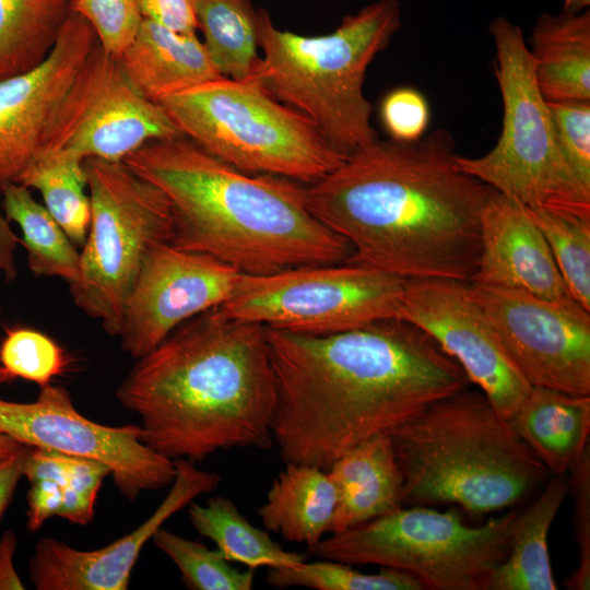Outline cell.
<instances>
[{"mask_svg":"<svg viewBox=\"0 0 590 590\" xmlns=\"http://www.w3.org/2000/svg\"><path fill=\"white\" fill-rule=\"evenodd\" d=\"M275 377L273 444L285 464L327 470L470 384L425 331L401 318L330 334L267 328Z\"/></svg>","mask_w":590,"mask_h":590,"instance_id":"cell-1","label":"cell"},{"mask_svg":"<svg viewBox=\"0 0 590 590\" xmlns=\"http://www.w3.org/2000/svg\"><path fill=\"white\" fill-rule=\"evenodd\" d=\"M455 148L446 129L413 142L377 139L306 185L308 206L350 244L347 262L406 280L471 282L494 189L458 167Z\"/></svg>","mask_w":590,"mask_h":590,"instance_id":"cell-2","label":"cell"},{"mask_svg":"<svg viewBox=\"0 0 590 590\" xmlns=\"http://www.w3.org/2000/svg\"><path fill=\"white\" fill-rule=\"evenodd\" d=\"M115 397L140 418L143 442L174 461L270 449L276 386L267 328L206 310L137 358Z\"/></svg>","mask_w":590,"mask_h":590,"instance_id":"cell-3","label":"cell"},{"mask_svg":"<svg viewBox=\"0 0 590 590\" xmlns=\"http://www.w3.org/2000/svg\"><path fill=\"white\" fill-rule=\"evenodd\" d=\"M167 198L170 244L209 255L241 274L345 263L352 247L310 211L306 185L248 174L184 135L153 140L123 161Z\"/></svg>","mask_w":590,"mask_h":590,"instance_id":"cell-4","label":"cell"},{"mask_svg":"<svg viewBox=\"0 0 590 590\" xmlns=\"http://www.w3.org/2000/svg\"><path fill=\"white\" fill-rule=\"evenodd\" d=\"M387 434L403 475V506L493 514L518 505L550 479L480 389L442 398Z\"/></svg>","mask_w":590,"mask_h":590,"instance_id":"cell-5","label":"cell"},{"mask_svg":"<svg viewBox=\"0 0 590 590\" xmlns=\"http://www.w3.org/2000/svg\"><path fill=\"white\" fill-rule=\"evenodd\" d=\"M401 16L399 0H376L345 15L331 33L305 36L278 28L270 12L258 9L263 56L250 81L308 117L346 158L378 139L363 87L369 64L401 28Z\"/></svg>","mask_w":590,"mask_h":590,"instance_id":"cell-6","label":"cell"},{"mask_svg":"<svg viewBox=\"0 0 590 590\" xmlns=\"http://www.w3.org/2000/svg\"><path fill=\"white\" fill-rule=\"evenodd\" d=\"M158 104L181 135L248 174L308 185L345 161L308 117L250 80L221 78Z\"/></svg>","mask_w":590,"mask_h":590,"instance_id":"cell-7","label":"cell"},{"mask_svg":"<svg viewBox=\"0 0 590 590\" xmlns=\"http://www.w3.org/2000/svg\"><path fill=\"white\" fill-rule=\"evenodd\" d=\"M495 76L503 99V128L480 157L456 156L458 167L529 209L590 214V189L573 172L536 85L534 61L521 27L504 16L489 23Z\"/></svg>","mask_w":590,"mask_h":590,"instance_id":"cell-8","label":"cell"},{"mask_svg":"<svg viewBox=\"0 0 590 590\" xmlns=\"http://www.w3.org/2000/svg\"><path fill=\"white\" fill-rule=\"evenodd\" d=\"M517 510L467 524L458 509H399L320 540L307 548L319 559L378 565L412 576L429 590H487L507 556Z\"/></svg>","mask_w":590,"mask_h":590,"instance_id":"cell-9","label":"cell"},{"mask_svg":"<svg viewBox=\"0 0 590 590\" xmlns=\"http://www.w3.org/2000/svg\"><path fill=\"white\" fill-rule=\"evenodd\" d=\"M91 222L72 300L118 335L126 299L153 247L170 243L173 216L165 194L125 162L85 158Z\"/></svg>","mask_w":590,"mask_h":590,"instance_id":"cell-10","label":"cell"},{"mask_svg":"<svg viewBox=\"0 0 590 590\" xmlns=\"http://www.w3.org/2000/svg\"><path fill=\"white\" fill-rule=\"evenodd\" d=\"M406 279L367 266H305L241 274L219 309L227 317L303 334H330L399 318Z\"/></svg>","mask_w":590,"mask_h":590,"instance_id":"cell-11","label":"cell"},{"mask_svg":"<svg viewBox=\"0 0 590 590\" xmlns=\"http://www.w3.org/2000/svg\"><path fill=\"white\" fill-rule=\"evenodd\" d=\"M0 434L27 447L105 464L129 500L169 486L176 474L174 460L143 442L140 425L108 426L85 417L62 386L42 387L33 402L0 399Z\"/></svg>","mask_w":590,"mask_h":590,"instance_id":"cell-12","label":"cell"},{"mask_svg":"<svg viewBox=\"0 0 590 590\" xmlns=\"http://www.w3.org/2000/svg\"><path fill=\"white\" fill-rule=\"evenodd\" d=\"M181 135L158 103L130 84L118 57L98 42L72 82L49 129L45 151L123 162L150 141Z\"/></svg>","mask_w":590,"mask_h":590,"instance_id":"cell-13","label":"cell"},{"mask_svg":"<svg viewBox=\"0 0 590 590\" xmlns=\"http://www.w3.org/2000/svg\"><path fill=\"white\" fill-rule=\"evenodd\" d=\"M472 296L531 386L590 396V311L571 297L470 282Z\"/></svg>","mask_w":590,"mask_h":590,"instance_id":"cell-14","label":"cell"},{"mask_svg":"<svg viewBox=\"0 0 590 590\" xmlns=\"http://www.w3.org/2000/svg\"><path fill=\"white\" fill-rule=\"evenodd\" d=\"M399 318L425 331L452 357L509 422L531 385L514 363L487 316L472 296L470 282L409 279Z\"/></svg>","mask_w":590,"mask_h":590,"instance_id":"cell-15","label":"cell"},{"mask_svg":"<svg viewBox=\"0 0 590 590\" xmlns=\"http://www.w3.org/2000/svg\"><path fill=\"white\" fill-rule=\"evenodd\" d=\"M240 276L209 255L156 245L126 299L121 349L135 359L145 355L187 320L224 304Z\"/></svg>","mask_w":590,"mask_h":590,"instance_id":"cell-16","label":"cell"},{"mask_svg":"<svg viewBox=\"0 0 590 590\" xmlns=\"http://www.w3.org/2000/svg\"><path fill=\"white\" fill-rule=\"evenodd\" d=\"M96 43L92 26L71 10L54 48L42 63L0 79L2 182L15 181L44 153L57 113Z\"/></svg>","mask_w":590,"mask_h":590,"instance_id":"cell-17","label":"cell"},{"mask_svg":"<svg viewBox=\"0 0 590 590\" xmlns=\"http://www.w3.org/2000/svg\"><path fill=\"white\" fill-rule=\"evenodd\" d=\"M170 488L154 512L131 532L97 550L84 551L45 536L28 562L30 580L37 590H127L140 553L173 515L198 496L217 488L221 477L187 459L175 460Z\"/></svg>","mask_w":590,"mask_h":590,"instance_id":"cell-18","label":"cell"},{"mask_svg":"<svg viewBox=\"0 0 590 590\" xmlns=\"http://www.w3.org/2000/svg\"><path fill=\"white\" fill-rule=\"evenodd\" d=\"M481 252L471 282L521 290L546 299L570 297L529 209L493 190L480 217Z\"/></svg>","mask_w":590,"mask_h":590,"instance_id":"cell-19","label":"cell"},{"mask_svg":"<svg viewBox=\"0 0 590 590\" xmlns=\"http://www.w3.org/2000/svg\"><path fill=\"white\" fill-rule=\"evenodd\" d=\"M118 60L134 90L155 103L224 78L196 32H175L144 19Z\"/></svg>","mask_w":590,"mask_h":590,"instance_id":"cell-20","label":"cell"},{"mask_svg":"<svg viewBox=\"0 0 590 590\" xmlns=\"http://www.w3.org/2000/svg\"><path fill=\"white\" fill-rule=\"evenodd\" d=\"M327 472L337 495L330 534L403 506V475L387 433L351 448Z\"/></svg>","mask_w":590,"mask_h":590,"instance_id":"cell-21","label":"cell"},{"mask_svg":"<svg viewBox=\"0 0 590 590\" xmlns=\"http://www.w3.org/2000/svg\"><path fill=\"white\" fill-rule=\"evenodd\" d=\"M508 423L551 475H565L589 449L590 396L532 386Z\"/></svg>","mask_w":590,"mask_h":590,"instance_id":"cell-22","label":"cell"},{"mask_svg":"<svg viewBox=\"0 0 590 590\" xmlns=\"http://www.w3.org/2000/svg\"><path fill=\"white\" fill-rule=\"evenodd\" d=\"M534 75L546 102L590 101V11L543 12L529 38Z\"/></svg>","mask_w":590,"mask_h":590,"instance_id":"cell-23","label":"cell"},{"mask_svg":"<svg viewBox=\"0 0 590 590\" xmlns=\"http://www.w3.org/2000/svg\"><path fill=\"white\" fill-rule=\"evenodd\" d=\"M335 504L327 470L287 463L273 480L258 516L267 530L309 548L329 532Z\"/></svg>","mask_w":590,"mask_h":590,"instance_id":"cell-24","label":"cell"},{"mask_svg":"<svg viewBox=\"0 0 590 590\" xmlns=\"http://www.w3.org/2000/svg\"><path fill=\"white\" fill-rule=\"evenodd\" d=\"M568 494L564 475H551L542 493L518 517L505 559L487 590H556L548 532Z\"/></svg>","mask_w":590,"mask_h":590,"instance_id":"cell-25","label":"cell"},{"mask_svg":"<svg viewBox=\"0 0 590 590\" xmlns=\"http://www.w3.org/2000/svg\"><path fill=\"white\" fill-rule=\"evenodd\" d=\"M0 197L4 216L21 229L20 243L26 249L30 271L36 276L74 282L80 274L81 252L31 189L4 181Z\"/></svg>","mask_w":590,"mask_h":590,"instance_id":"cell-26","label":"cell"},{"mask_svg":"<svg viewBox=\"0 0 590 590\" xmlns=\"http://www.w3.org/2000/svg\"><path fill=\"white\" fill-rule=\"evenodd\" d=\"M187 507L193 529L213 541L228 562L256 570L291 567L306 560L305 555L284 550L268 532L251 524L227 497H211L205 505L192 502Z\"/></svg>","mask_w":590,"mask_h":590,"instance_id":"cell-27","label":"cell"},{"mask_svg":"<svg viewBox=\"0 0 590 590\" xmlns=\"http://www.w3.org/2000/svg\"><path fill=\"white\" fill-rule=\"evenodd\" d=\"M196 22L217 72L235 81L250 80L261 59L252 0H197Z\"/></svg>","mask_w":590,"mask_h":590,"instance_id":"cell-28","label":"cell"},{"mask_svg":"<svg viewBox=\"0 0 590 590\" xmlns=\"http://www.w3.org/2000/svg\"><path fill=\"white\" fill-rule=\"evenodd\" d=\"M71 11V0H0V79L42 63Z\"/></svg>","mask_w":590,"mask_h":590,"instance_id":"cell-29","label":"cell"},{"mask_svg":"<svg viewBox=\"0 0 590 590\" xmlns=\"http://www.w3.org/2000/svg\"><path fill=\"white\" fill-rule=\"evenodd\" d=\"M37 190L44 205L75 246H83L91 222L84 160L67 150L39 155L15 180Z\"/></svg>","mask_w":590,"mask_h":590,"instance_id":"cell-30","label":"cell"},{"mask_svg":"<svg viewBox=\"0 0 590 590\" xmlns=\"http://www.w3.org/2000/svg\"><path fill=\"white\" fill-rule=\"evenodd\" d=\"M529 211L547 241L568 294L590 311V214L559 209Z\"/></svg>","mask_w":590,"mask_h":590,"instance_id":"cell-31","label":"cell"},{"mask_svg":"<svg viewBox=\"0 0 590 590\" xmlns=\"http://www.w3.org/2000/svg\"><path fill=\"white\" fill-rule=\"evenodd\" d=\"M154 545L177 567L191 590H251L253 569H237L219 550L186 539L163 527L153 535Z\"/></svg>","mask_w":590,"mask_h":590,"instance_id":"cell-32","label":"cell"},{"mask_svg":"<svg viewBox=\"0 0 590 590\" xmlns=\"http://www.w3.org/2000/svg\"><path fill=\"white\" fill-rule=\"evenodd\" d=\"M267 582L276 588L296 586L315 590H423L403 571L380 567L376 574H366L331 559L269 568Z\"/></svg>","mask_w":590,"mask_h":590,"instance_id":"cell-33","label":"cell"},{"mask_svg":"<svg viewBox=\"0 0 590 590\" xmlns=\"http://www.w3.org/2000/svg\"><path fill=\"white\" fill-rule=\"evenodd\" d=\"M63 349L50 337L27 327L5 331L0 343V384L24 379L40 388L67 368Z\"/></svg>","mask_w":590,"mask_h":590,"instance_id":"cell-34","label":"cell"},{"mask_svg":"<svg viewBox=\"0 0 590 590\" xmlns=\"http://www.w3.org/2000/svg\"><path fill=\"white\" fill-rule=\"evenodd\" d=\"M71 10L92 26L101 47L116 57L143 21L138 0H71Z\"/></svg>","mask_w":590,"mask_h":590,"instance_id":"cell-35","label":"cell"},{"mask_svg":"<svg viewBox=\"0 0 590 590\" xmlns=\"http://www.w3.org/2000/svg\"><path fill=\"white\" fill-rule=\"evenodd\" d=\"M563 154L590 189V101L547 102Z\"/></svg>","mask_w":590,"mask_h":590,"instance_id":"cell-36","label":"cell"},{"mask_svg":"<svg viewBox=\"0 0 590 590\" xmlns=\"http://www.w3.org/2000/svg\"><path fill=\"white\" fill-rule=\"evenodd\" d=\"M380 121L390 140L413 142L423 138L430 123V107L425 95L412 86L389 91L379 107Z\"/></svg>","mask_w":590,"mask_h":590,"instance_id":"cell-37","label":"cell"},{"mask_svg":"<svg viewBox=\"0 0 590 590\" xmlns=\"http://www.w3.org/2000/svg\"><path fill=\"white\" fill-rule=\"evenodd\" d=\"M568 493L574 499V530L579 551L576 569L564 585L571 590L590 589V448L568 471Z\"/></svg>","mask_w":590,"mask_h":590,"instance_id":"cell-38","label":"cell"},{"mask_svg":"<svg viewBox=\"0 0 590 590\" xmlns=\"http://www.w3.org/2000/svg\"><path fill=\"white\" fill-rule=\"evenodd\" d=\"M108 474L109 469L101 462L72 457L58 517L79 526L91 523L97 494Z\"/></svg>","mask_w":590,"mask_h":590,"instance_id":"cell-39","label":"cell"},{"mask_svg":"<svg viewBox=\"0 0 590 590\" xmlns=\"http://www.w3.org/2000/svg\"><path fill=\"white\" fill-rule=\"evenodd\" d=\"M142 17L179 33L197 31V0H138Z\"/></svg>","mask_w":590,"mask_h":590,"instance_id":"cell-40","label":"cell"},{"mask_svg":"<svg viewBox=\"0 0 590 590\" xmlns=\"http://www.w3.org/2000/svg\"><path fill=\"white\" fill-rule=\"evenodd\" d=\"M64 486L52 480L30 482L27 493V528L37 531L51 517L60 511Z\"/></svg>","mask_w":590,"mask_h":590,"instance_id":"cell-41","label":"cell"},{"mask_svg":"<svg viewBox=\"0 0 590 590\" xmlns=\"http://www.w3.org/2000/svg\"><path fill=\"white\" fill-rule=\"evenodd\" d=\"M28 447L0 461V520L12 500L20 479Z\"/></svg>","mask_w":590,"mask_h":590,"instance_id":"cell-42","label":"cell"},{"mask_svg":"<svg viewBox=\"0 0 590 590\" xmlns=\"http://www.w3.org/2000/svg\"><path fill=\"white\" fill-rule=\"evenodd\" d=\"M16 544L17 539L12 531H7L0 538V590L25 589L13 563Z\"/></svg>","mask_w":590,"mask_h":590,"instance_id":"cell-43","label":"cell"},{"mask_svg":"<svg viewBox=\"0 0 590 590\" xmlns=\"http://www.w3.org/2000/svg\"><path fill=\"white\" fill-rule=\"evenodd\" d=\"M1 185L0 179V191ZM19 244L20 238L4 216L0 200V273L9 282L16 278L15 251Z\"/></svg>","mask_w":590,"mask_h":590,"instance_id":"cell-44","label":"cell"},{"mask_svg":"<svg viewBox=\"0 0 590 590\" xmlns=\"http://www.w3.org/2000/svg\"><path fill=\"white\" fill-rule=\"evenodd\" d=\"M23 448L24 445H22L14 438L4 434H0V461L19 452Z\"/></svg>","mask_w":590,"mask_h":590,"instance_id":"cell-45","label":"cell"},{"mask_svg":"<svg viewBox=\"0 0 590 590\" xmlns=\"http://www.w3.org/2000/svg\"><path fill=\"white\" fill-rule=\"evenodd\" d=\"M590 5V0H564L563 12L579 13L587 10Z\"/></svg>","mask_w":590,"mask_h":590,"instance_id":"cell-46","label":"cell"}]
</instances>
